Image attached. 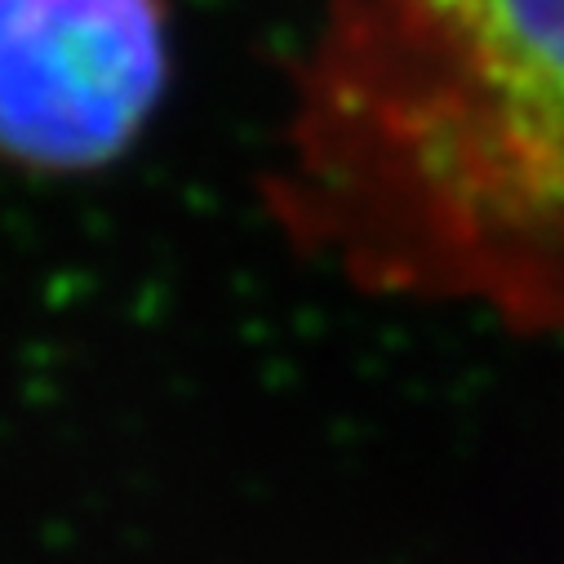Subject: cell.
Segmentation results:
<instances>
[{"instance_id": "6da1fadb", "label": "cell", "mask_w": 564, "mask_h": 564, "mask_svg": "<svg viewBox=\"0 0 564 564\" xmlns=\"http://www.w3.org/2000/svg\"><path fill=\"white\" fill-rule=\"evenodd\" d=\"M271 214L360 290L564 334V0H338Z\"/></svg>"}, {"instance_id": "7a4b0ae2", "label": "cell", "mask_w": 564, "mask_h": 564, "mask_svg": "<svg viewBox=\"0 0 564 564\" xmlns=\"http://www.w3.org/2000/svg\"><path fill=\"white\" fill-rule=\"evenodd\" d=\"M170 76V0H0V165L41 178L116 165Z\"/></svg>"}]
</instances>
